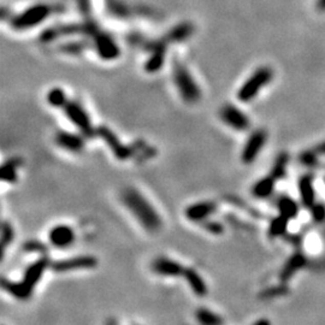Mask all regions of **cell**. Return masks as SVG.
Instances as JSON below:
<instances>
[{
	"mask_svg": "<svg viewBox=\"0 0 325 325\" xmlns=\"http://www.w3.org/2000/svg\"><path fill=\"white\" fill-rule=\"evenodd\" d=\"M122 201L128 211L147 231H158L162 218L148 200L135 188H126L122 193Z\"/></svg>",
	"mask_w": 325,
	"mask_h": 325,
	"instance_id": "6da1fadb",
	"label": "cell"
},
{
	"mask_svg": "<svg viewBox=\"0 0 325 325\" xmlns=\"http://www.w3.org/2000/svg\"><path fill=\"white\" fill-rule=\"evenodd\" d=\"M49 268H51L50 260L46 256H42L27 268L25 275H23V279L20 282H12V280L3 278V289H5L6 292L18 300L28 299Z\"/></svg>",
	"mask_w": 325,
	"mask_h": 325,
	"instance_id": "7a4b0ae2",
	"label": "cell"
},
{
	"mask_svg": "<svg viewBox=\"0 0 325 325\" xmlns=\"http://www.w3.org/2000/svg\"><path fill=\"white\" fill-rule=\"evenodd\" d=\"M52 13V6L47 4H36L27 8L11 17L10 19V26L12 29L18 30H28L35 28L36 26H40L49 18Z\"/></svg>",
	"mask_w": 325,
	"mask_h": 325,
	"instance_id": "3957f363",
	"label": "cell"
},
{
	"mask_svg": "<svg viewBox=\"0 0 325 325\" xmlns=\"http://www.w3.org/2000/svg\"><path fill=\"white\" fill-rule=\"evenodd\" d=\"M273 78V71L269 67L258 68L245 83L241 85L240 90L237 91V99L242 102L252 101L256 98L259 92L265 87L269 82H271Z\"/></svg>",
	"mask_w": 325,
	"mask_h": 325,
	"instance_id": "277c9868",
	"label": "cell"
},
{
	"mask_svg": "<svg viewBox=\"0 0 325 325\" xmlns=\"http://www.w3.org/2000/svg\"><path fill=\"white\" fill-rule=\"evenodd\" d=\"M172 77L177 91L184 101L195 102L199 100L201 97L199 85L183 64H176L172 71Z\"/></svg>",
	"mask_w": 325,
	"mask_h": 325,
	"instance_id": "5b68a950",
	"label": "cell"
},
{
	"mask_svg": "<svg viewBox=\"0 0 325 325\" xmlns=\"http://www.w3.org/2000/svg\"><path fill=\"white\" fill-rule=\"evenodd\" d=\"M65 116L69 118V121L80 130L82 135L85 138H93L97 134V129H94L92 124V119L87 111L84 110L83 106L77 101H68L67 105L64 106Z\"/></svg>",
	"mask_w": 325,
	"mask_h": 325,
	"instance_id": "8992f818",
	"label": "cell"
},
{
	"mask_svg": "<svg viewBox=\"0 0 325 325\" xmlns=\"http://www.w3.org/2000/svg\"><path fill=\"white\" fill-rule=\"evenodd\" d=\"M97 135L104 140L114 156L119 160H126L133 156V150L129 146L123 145L118 136L110 128L105 125H99L97 128Z\"/></svg>",
	"mask_w": 325,
	"mask_h": 325,
	"instance_id": "52a82bcc",
	"label": "cell"
},
{
	"mask_svg": "<svg viewBox=\"0 0 325 325\" xmlns=\"http://www.w3.org/2000/svg\"><path fill=\"white\" fill-rule=\"evenodd\" d=\"M266 140H268V134H266L265 130L259 129L253 132L249 138L246 141L244 149H242V162L245 164H251L255 160L256 157L259 156V153L262 152V149L264 148Z\"/></svg>",
	"mask_w": 325,
	"mask_h": 325,
	"instance_id": "ba28073f",
	"label": "cell"
},
{
	"mask_svg": "<svg viewBox=\"0 0 325 325\" xmlns=\"http://www.w3.org/2000/svg\"><path fill=\"white\" fill-rule=\"evenodd\" d=\"M98 264V260L92 255L74 256L70 259L58 260L51 264V269L56 272H69L75 270L93 269Z\"/></svg>",
	"mask_w": 325,
	"mask_h": 325,
	"instance_id": "9c48e42d",
	"label": "cell"
},
{
	"mask_svg": "<svg viewBox=\"0 0 325 325\" xmlns=\"http://www.w3.org/2000/svg\"><path fill=\"white\" fill-rule=\"evenodd\" d=\"M94 47L98 56L104 60L117 59L121 54V50L116 41L105 33H97L94 36Z\"/></svg>",
	"mask_w": 325,
	"mask_h": 325,
	"instance_id": "30bf717a",
	"label": "cell"
},
{
	"mask_svg": "<svg viewBox=\"0 0 325 325\" xmlns=\"http://www.w3.org/2000/svg\"><path fill=\"white\" fill-rule=\"evenodd\" d=\"M221 118L228 126L239 130V132L248 129L249 126L248 117L245 115L244 111L236 107L235 105L228 104L223 106V109L221 110Z\"/></svg>",
	"mask_w": 325,
	"mask_h": 325,
	"instance_id": "8fae6325",
	"label": "cell"
},
{
	"mask_svg": "<svg viewBox=\"0 0 325 325\" xmlns=\"http://www.w3.org/2000/svg\"><path fill=\"white\" fill-rule=\"evenodd\" d=\"M76 235L70 225L59 224L51 229L49 232V241L51 246L56 248H67L75 242Z\"/></svg>",
	"mask_w": 325,
	"mask_h": 325,
	"instance_id": "7c38bea8",
	"label": "cell"
},
{
	"mask_svg": "<svg viewBox=\"0 0 325 325\" xmlns=\"http://www.w3.org/2000/svg\"><path fill=\"white\" fill-rule=\"evenodd\" d=\"M217 210V205L212 201H199V203L191 204L186 208V217L194 223H201L207 218H210Z\"/></svg>",
	"mask_w": 325,
	"mask_h": 325,
	"instance_id": "4fadbf2b",
	"label": "cell"
},
{
	"mask_svg": "<svg viewBox=\"0 0 325 325\" xmlns=\"http://www.w3.org/2000/svg\"><path fill=\"white\" fill-rule=\"evenodd\" d=\"M84 135L74 134L70 132H59L56 135V143L68 152L78 153L84 148Z\"/></svg>",
	"mask_w": 325,
	"mask_h": 325,
	"instance_id": "5bb4252c",
	"label": "cell"
},
{
	"mask_svg": "<svg viewBox=\"0 0 325 325\" xmlns=\"http://www.w3.org/2000/svg\"><path fill=\"white\" fill-rule=\"evenodd\" d=\"M184 269L186 268H183L180 263H177L172 259L165 258V256H159V258H157L155 262L152 263V270L157 275L160 276H182Z\"/></svg>",
	"mask_w": 325,
	"mask_h": 325,
	"instance_id": "9a60e30c",
	"label": "cell"
},
{
	"mask_svg": "<svg viewBox=\"0 0 325 325\" xmlns=\"http://www.w3.org/2000/svg\"><path fill=\"white\" fill-rule=\"evenodd\" d=\"M306 265V258L302 253L296 252L295 254H293L290 258L287 260V263L283 266L282 271L279 273V278L282 282H287V280L292 278V276L296 271H299L300 269H302Z\"/></svg>",
	"mask_w": 325,
	"mask_h": 325,
	"instance_id": "2e32d148",
	"label": "cell"
},
{
	"mask_svg": "<svg viewBox=\"0 0 325 325\" xmlns=\"http://www.w3.org/2000/svg\"><path fill=\"white\" fill-rule=\"evenodd\" d=\"M186 278L187 283L189 285L190 289L193 290L194 294H197L198 296L203 297L207 294V286L203 277L200 276V273L197 270L186 268L182 275Z\"/></svg>",
	"mask_w": 325,
	"mask_h": 325,
	"instance_id": "e0dca14e",
	"label": "cell"
},
{
	"mask_svg": "<svg viewBox=\"0 0 325 325\" xmlns=\"http://www.w3.org/2000/svg\"><path fill=\"white\" fill-rule=\"evenodd\" d=\"M300 191L301 203L307 208H311V206L314 204L316 200V195H314V187H313V179L311 175H305L299 180L297 183Z\"/></svg>",
	"mask_w": 325,
	"mask_h": 325,
	"instance_id": "ac0fdd59",
	"label": "cell"
},
{
	"mask_svg": "<svg viewBox=\"0 0 325 325\" xmlns=\"http://www.w3.org/2000/svg\"><path fill=\"white\" fill-rule=\"evenodd\" d=\"M164 61H165V45L159 44V45L153 47L152 54L145 63V70L149 74L157 73L162 69Z\"/></svg>",
	"mask_w": 325,
	"mask_h": 325,
	"instance_id": "d6986e66",
	"label": "cell"
},
{
	"mask_svg": "<svg viewBox=\"0 0 325 325\" xmlns=\"http://www.w3.org/2000/svg\"><path fill=\"white\" fill-rule=\"evenodd\" d=\"M275 182L276 179L272 176H268L259 180L252 188L253 197L256 198V199H268L269 197H271L273 189H275Z\"/></svg>",
	"mask_w": 325,
	"mask_h": 325,
	"instance_id": "ffe728a7",
	"label": "cell"
},
{
	"mask_svg": "<svg viewBox=\"0 0 325 325\" xmlns=\"http://www.w3.org/2000/svg\"><path fill=\"white\" fill-rule=\"evenodd\" d=\"M277 207H278L279 214L285 215L288 220H293L299 213V205L289 197H280L277 201Z\"/></svg>",
	"mask_w": 325,
	"mask_h": 325,
	"instance_id": "44dd1931",
	"label": "cell"
},
{
	"mask_svg": "<svg viewBox=\"0 0 325 325\" xmlns=\"http://www.w3.org/2000/svg\"><path fill=\"white\" fill-rule=\"evenodd\" d=\"M46 100L49 102L50 106L52 107H64L67 105V102L69 101L68 100L67 93H65L64 90H61L59 87H54L51 90L49 93L46 95Z\"/></svg>",
	"mask_w": 325,
	"mask_h": 325,
	"instance_id": "7402d4cb",
	"label": "cell"
},
{
	"mask_svg": "<svg viewBox=\"0 0 325 325\" xmlns=\"http://www.w3.org/2000/svg\"><path fill=\"white\" fill-rule=\"evenodd\" d=\"M19 163L17 159H10L3 164L2 166V180L4 182L13 183L17 180V169H18Z\"/></svg>",
	"mask_w": 325,
	"mask_h": 325,
	"instance_id": "603a6c76",
	"label": "cell"
},
{
	"mask_svg": "<svg viewBox=\"0 0 325 325\" xmlns=\"http://www.w3.org/2000/svg\"><path fill=\"white\" fill-rule=\"evenodd\" d=\"M288 218L285 217V215L278 214L277 217H275L271 222L269 227V235L271 237H277V236L283 235L287 231V227H288L289 223Z\"/></svg>",
	"mask_w": 325,
	"mask_h": 325,
	"instance_id": "cb8c5ba5",
	"label": "cell"
},
{
	"mask_svg": "<svg viewBox=\"0 0 325 325\" xmlns=\"http://www.w3.org/2000/svg\"><path fill=\"white\" fill-rule=\"evenodd\" d=\"M288 163H289V156L287 155L286 152L278 155V157H277L276 160H275V164H273V166H272L271 176L275 177L276 180H279V179H282V177H285Z\"/></svg>",
	"mask_w": 325,
	"mask_h": 325,
	"instance_id": "d4e9b609",
	"label": "cell"
},
{
	"mask_svg": "<svg viewBox=\"0 0 325 325\" xmlns=\"http://www.w3.org/2000/svg\"><path fill=\"white\" fill-rule=\"evenodd\" d=\"M197 319L205 325H215L223 323V319L212 311L207 309H199L197 311Z\"/></svg>",
	"mask_w": 325,
	"mask_h": 325,
	"instance_id": "484cf974",
	"label": "cell"
},
{
	"mask_svg": "<svg viewBox=\"0 0 325 325\" xmlns=\"http://www.w3.org/2000/svg\"><path fill=\"white\" fill-rule=\"evenodd\" d=\"M13 237H15V232H13L12 225L9 223V222L4 221L2 225V251L4 253V251L8 247L9 245L12 244Z\"/></svg>",
	"mask_w": 325,
	"mask_h": 325,
	"instance_id": "4316f807",
	"label": "cell"
},
{
	"mask_svg": "<svg viewBox=\"0 0 325 325\" xmlns=\"http://www.w3.org/2000/svg\"><path fill=\"white\" fill-rule=\"evenodd\" d=\"M318 157L319 156H318L316 153V150L312 148V149H309V150H304V152L300 155L299 159H300V163L304 164L305 166H313V165H316Z\"/></svg>",
	"mask_w": 325,
	"mask_h": 325,
	"instance_id": "83f0119b",
	"label": "cell"
},
{
	"mask_svg": "<svg viewBox=\"0 0 325 325\" xmlns=\"http://www.w3.org/2000/svg\"><path fill=\"white\" fill-rule=\"evenodd\" d=\"M311 213L314 222L320 223L325 220V207L321 204H313L311 206Z\"/></svg>",
	"mask_w": 325,
	"mask_h": 325,
	"instance_id": "f1b7e54d",
	"label": "cell"
},
{
	"mask_svg": "<svg viewBox=\"0 0 325 325\" xmlns=\"http://www.w3.org/2000/svg\"><path fill=\"white\" fill-rule=\"evenodd\" d=\"M204 228L205 230L213 235H221L224 230L223 225H222L220 222H215V221H206L204 224Z\"/></svg>",
	"mask_w": 325,
	"mask_h": 325,
	"instance_id": "f546056e",
	"label": "cell"
},
{
	"mask_svg": "<svg viewBox=\"0 0 325 325\" xmlns=\"http://www.w3.org/2000/svg\"><path fill=\"white\" fill-rule=\"evenodd\" d=\"M25 249L29 252H42L45 251V246L39 241H29L25 245Z\"/></svg>",
	"mask_w": 325,
	"mask_h": 325,
	"instance_id": "4dcf8cb0",
	"label": "cell"
},
{
	"mask_svg": "<svg viewBox=\"0 0 325 325\" xmlns=\"http://www.w3.org/2000/svg\"><path fill=\"white\" fill-rule=\"evenodd\" d=\"M286 292V289H285V287H279V288H272V289H268L266 290V292L264 293V295L265 296H268V297H270V296H277V295H280V294L282 293H285Z\"/></svg>",
	"mask_w": 325,
	"mask_h": 325,
	"instance_id": "1f68e13d",
	"label": "cell"
},
{
	"mask_svg": "<svg viewBox=\"0 0 325 325\" xmlns=\"http://www.w3.org/2000/svg\"><path fill=\"white\" fill-rule=\"evenodd\" d=\"M313 149L316 150L318 156H325V141L318 143L317 146L313 147Z\"/></svg>",
	"mask_w": 325,
	"mask_h": 325,
	"instance_id": "d6a6232c",
	"label": "cell"
},
{
	"mask_svg": "<svg viewBox=\"0 0 325 325\" xmlns=\"http://www.w3.org/2000/svg\"><path fill=\"white\" fill-rule=\"evenodd\" d=\"M317 10L320 12H325V0H317Z\"/></svg>",
	"mask_w": 325,
	"mask_h": 325,
	"instance_id": "836d02e7",
	"label": "cell"
},
{
	"mask_svg": "<svg viewBox=\"0 0 325 325\" xmlns=\"http://www.w3.org/2000/svg\"><path fill=\"white\" fill-rule=\"evenodd\" d=\"M256 324H269V320H258Z\"/></svg>",
	"mask_w": 325,
	"mask_h": 325,
	"instance_id": "e575fe53",
	"label": "cell"
}]
</instances>
